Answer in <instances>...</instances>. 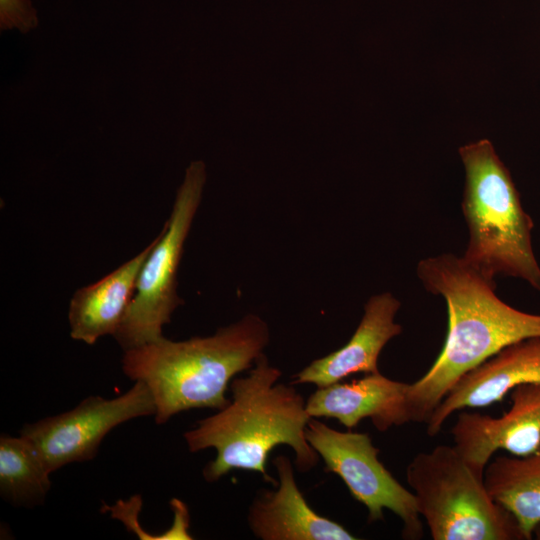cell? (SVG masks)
<instances>
[{"instance_id":"obj_11","label":"cell","mask_w":540,"mask_h":540,"mask_svg":"<svg viewBox=\"0 0 540 540\" xmlns=\"http://www.w3.org/2000/svg\"><path fill=\"white\" fill-rule=\"evenodd\" d=\"M408 386L379 371L369 373L350 382L317 388L306 400V409L312 418H335L348 429L369 418L378 431L385 432L410 422Z\"/></svg>"},{"instance_id":"obj_16","label":"cell","mask_w":540,"mask_h":540,"mask_svg":"<svg viewBox=\"0 0 540 540\" xmlns=\"http://www.w3.org/2000/svg\"><path fill=\"white\" fill-rule=\"evenodd\" d=\"M52 474L34 444L20 435L0 437V493L14 506L44 503Z\"/></svg>"},{"instance_id":"obj_18","label":"cell","mask_w":540,"mask_h":540,"mask_svg":"<svg viewBox=\"0 0 540 540\" xmlns=\"http://www.w3.org/2000/svg\"><path fill=\"white\" fill-rule=\"evenodd\" d=\"M532 538L540 540V522L535 526L532 532Z\"/></svg>"},{"instance_id":"obj_3","label":"cell","mask_w":540,"mask_h":540,"mask_svg":"<svg viewBox=\"0 0 540 540\" xmlns=\"http://www.w3.org/2000/svg\"><path fill=\"white\" fill-rule=\"evenodd\" d=\"M269 340L267 323L248 314L210 336L184 341L163 337L124 351L122 370L148 387L155 422L161 425L183 411L226 407L231 380L254 365Z\"/></svg>"},{"instance_id":"obj_4","label":"cell","mask_w":540,"mask_h":540,"mask_svg":"<svg viewBox=\"0 0 540 540\" xmlns=\"http://www.w3.org/2000/svg\"><path fill=\"white\" fill-rule=\"evenodd\" d=\"M459 154L465 169L461 208L469 232L462 258L490 280L522 279L540 294L534 223L509 170L487 139L464 145Z\"/></svg>"},{"instance_id":"obj_10","label":"cell","mask_w":540,"mask_h":540,"mask_svg":"<svg viewBox=\"0 0 540 540\" xmlns=\"http://www.w3.org/2000/svg\"><path fill=\"white\" fill-rule=\"evenodd\" d=\"M540 382V337L506 346L464 374L430 416L427 433L437 435L458 410L483 408L500 402L516 386Z\"/></svg>"},{"instance_id":"obj_8","label":"cell","mask_w":540,"mask_h":540,"mask_svg":"<svg viewBox=\"0 0 540 540\" xmlns=\"http://www.w3.org/2000/svg\"><path fill=\"white\" fill-rule=\"evenodd\" d=\"M155 412L148 387L136 381L117 397L90 396L69 411L26 424L20 435L34 444L53 473L65 465L93 459L113 428Z\"/></svg>"},{"instance_id":"obj_6","label":"cell","mask_w":540,"mask_h":540,"mask_svg":"<svg viewBox=\"0 0 540 540\" xmlns=\"http://www.w3.org/2000/svg\"><path fill=\"white\" fill-rule=\"evenodd\" d=\"M205 181V164L191 162L177 191L170 217L155 237L139 272L134 296L113 335L123 351L163 338V326L171 321L173 312L183 303L177 294V270Z\"/></svg>"},{"instance_id":"obj_13","label":"cell","mask_w":540,"mask_h":540,"mask_svg":"<svg viewBox=\"0 0 540 540\" xmlns=\"http://www.w3.org/2000/svg\"><path fill=\"white\" fill-rule=\"evenodd\" d=\"M400 306V301L389 292L371 296L349 341L340 349L312 361L293 376L290 384H314L321 388L351 374L378 372L380 353L402 332V326L395 322Z\"/></svg>"},{"instance_id":"obj_15","label":"cell","mask_w":540,"mask_h":540,"mask_svg":"<svg viewBox=\"0 0 540 540\" xmlns=\"http://www.w3.org/2000/svg\"><path fill=\"white\" fill-rule=\"evenodd\" d=\"M484 481L491 497L515 517L525 539H532L540 522V446L524 457L490 460Z\"/></svg>"},{"instance_id":"obj_12","label":"cell","mask_w":540,"mask_h":540,"mask_svg":"<svg viewBox=\"0 0 540 540\" xmlns=\"http://www.w3.org/2000/svg\"><path fill=\"white\" fill-rule=\"evenodd\" d=\"M278 473V488L267 491L252 503L248 523L262 540H354L341 524L319 515L299 490L290 459H273Z\"/></svg>"},{"instance_id":"obj_2","label":"cell","mask_w":540,"mask_h":540,"mask_svg":"<svg viewBox=\"0 0 540 540\" xmlns=\"http://www.w3.org/2000/svg\"><path fill=\"white\" fill-rule=\"evenodd\" d=\"M280 376L281 371L261 354L246 377L232 380L229 404L184 433L190 452L208 448L217 452L203 469L206 481L215 482L233 469H242L260 473L277 487L266 462L280 444L294 451L300 472L316 466L319 455L306 438L311 418L306 400L292 384L277 383Z\"/></svg>"},{"instance_id":"obj_7","label":"cell","mask_w":540,"mask_h":540,"mask_svg":"<svg viewBox=\"0 0 540 540\" xmlns=\"http://www.w3.org/2000/svg\"><path fill=\"white\" fill-rule=\"evenodd\" d=\"M306 438L323 459L324 470L338 475L352 497L367 508L369 522L384 520L387 509L402 520L404 538L422 537L413 492L386 469L378 458L380 450L367 433L338 431L311 417Z\"/></svg>"},{"instance_id":"obj_17","label":"cell","mask_w":540,"mask_h":540,"mask_svg":"<svg viewBox=\"0 0 540 540\" xmlns=\"http://www.w3.org/2000/svg\"><path fill=\"white\" fill-rule=\"evenodd\" d=\"M1 30L18 28L26 33L36 27V11L32 8L30 0H0Z\"/></svg>"},{"instance_id":"obj_1","label":"cell","mask_w":540,"mask_h":540,"mask_svg":"<svg viewBox=\"0 0 540 540\" xmlns=\"http://www.w3.org/2000/svg\"><path fill=\"white\" fill-rule=\"evenodd\" d=\"M424 288L445 300L448 327L443 348L428 371L409 383L410 422L427 423L455 383L508 345L540 337V314L518 310L496 294V283L462 257L443 253L421 260Z\"/></svg>"},{"instance_id":"obj_5","label":"cell","mask_w":540,"mask_h":540,"mask_svg":"<svg viewBox=\"0 0 540 540\" xmlns=\"http://www.w3.org/2000/svg\"><path fill=\"white\" fill-rule=\"evenodd\" d=\"M484 471L454 445H437L413 457L406 478L432 539H525L512 513L489 494Z\"/></svg>"},{"instance_id":"obj_14","label":"cell","mask_w":540,"mask_h":540,"mask_svg":"<svg viewBox=\"0 0 540 540\" xmlns=\"http://www.w3.org/2000/svg\"><path fill=\"white\" fill-rule=\"evenodd\" d=\"M155 238L137 255L98 281L79 288L68 308L70 336L93 345L106 335H114L131 303L141 267Z\"/></svg>"},{"instance_id":"obj_9","label":"cell","mask_w":540,"mask_h":540,"mask_svg":"<svg viewBox=\"0 0 540 540\" xmlns=\"http://www.w3.org/2000/svg\"><path fill=\"white\" fill-rule=\"evenodd\" d=\"M510 399L501 416L465 411L451 428L454 446L478 468L485 470L498 450L524 457L540 446V382L516 386Z\"/></svg>"}]
</instances>
